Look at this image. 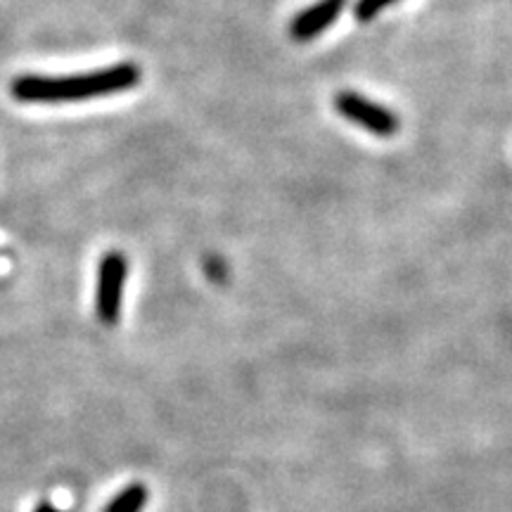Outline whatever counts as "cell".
I'll use <instances>...</instances> for the list:
<instances>
[{"mask_svg":"<svg viewBox=\"0 0 512 512\" xmlns=\"http://www.w3.org/2000/svg\"><path fill=\"white\" fill-rule=\"evenodd\" d=\"M138 64H114V67L98 69L91 74L64 76V79H41V76H29L15 86L17 98L31 102H74L102 98L136 88L140 83Z\"/></svg>","mask_w":512,"mask_h":512,"instance_id":"6da1fadb","label":"cell"},{"mask_svg":"<svg viewBox=\"0 0 512 512\" xmlns=\"http://www.w3.org/2000/svg\"><path fill=\"white\" fill-rule=\"evenodd\" d=\"M335 110L351 124L366 128L373 136L392 138L401 128V119L389 107L363 98L354 91H342L335 95Z\"/></svg>","mask_w":512,"mask_h":512,"instance_id":"7a4b0ae2","label":"cell"},{"mask_svg":"<svg viewBox=\"0 0 512 512\" xmlns=\"http://www.w3.org/2000/svg\"><path fill=\"white\" fill-rule=\"evenodd\" d=\"M128 261L124 254L112 252L100 261L98 271V294H95V313H98L100 323L107 328L119 323L121 316V299H124Z\"/></svg>","mask_w":512,"mask_h":512,"instance_id":"3957f363","label":"cell"},{"mask_svg":"<svg viewBox=\"0 0 512 512\" xmlns=\"http://www.w3.org/2000/svg\"><path fill=\"white\" fill-rule=\"evenodd\" d=\"M349 0H318L311 8L299 12L290 24V36L294 41L306 43L313 41L318 34H323L325 29H330L339 17V12L347 8Z\"/></svg>","mask_w":512,"mask_h":512,"instance_id":"277c9868","label":"cell"},{"mask_svg":"<svg viewBox=\"0 0 512 512\" xmlns=\"http://www.w3.org/2000/svg\"><path fill=\"white\" fill-rule=\"evenodd\" d=\"M147 486L140 482L128 484L126 489H121L117 496L107 503L105 512H143V508L147 505Z\"/></svg>","mask_w":512,"mask_h":512,"instance_id":"5b68a950","label":"cell"},{"mask_svg":"<svg viewBox=\"0 0 512 512\" xmlns=\"http://www.w3.org/2000/svg\"><path fill=\"white\" fill-rule=\"evenodd\" d=\"M392 3H396V0H356L354 17L358 19V22H370V19H375L382 10H387Z\"/></svg>","mask_w":512,"mask_h":512,"instance_id":"8992f818","label":"cell"},{"mask_svg":"<svg viewBox=\"0 0 512 512\" xmlns=\"http://www.w3.org/2000/svg\"><path fill=\"white\" fill-rule=\"evenodd\" d=\"M34 512H64V510L57 508L55 503H50V501H43V503H38V505H36V510H34Z\"/></svg>","mask_w":512,"mask_h":512,"instance_id":"52a82bcc","label":"cell"}]
</instances>
